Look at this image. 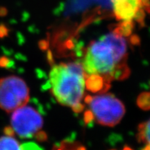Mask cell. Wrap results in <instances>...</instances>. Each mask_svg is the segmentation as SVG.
Masks as SVG:
<instances>
[{"label": "cell", "mask_w": 150, "mask_h": 150, "mask_svg": "<svg viewBox=\"0 0 150 150\" xmlns=\"http://www.w3.org/2000/svg\"><path fill=\"white\" fill-rule=\"evenodd\" d=\"M134 27V23L132 20H124L121 23L117 24L112 29V32L122 37H128L131 35Z\"/></svg>", "instance_id": "cell-10"}, {"label": "cell", "mask_w": 150, "mask_h": 150, "mask_svg": "<svg viewBox=\"0 0 150 150\" xmlns=\"http://www.w3.org/2000/svg\"><path fill=\"white\" fill-rule=\"evenodd\" d=\"M137 139L139 142L145 144V146L143 149H150V119L139 125Z\"/></svg>", "instance_id": "cell-8"}, {"label": "cell", "mask_w": 150, "mask_h": 150, "mask_svg": "<svg viewBox=\"0 0 150 150\" xmlns=\"http://www.w3.org/2000/svg\"><path fill=\"white\" fill-rule=\"evenodd\" d=\"M34 136L35 137V138H36V140L40 142H44L47 140V135L46 133L44 132V131H38Z\"/></svg>", "instance_id": "cell-16"}, {"label": "cell", "mask_w": 150, "mask_h": 150, "mask_svg": "<svg viewBox=\"0 0 150 150\" xmlns=\"http://www.w3.org/2000/svg\"><path fill=\"white\" fill-rule=\"evenodd\" d=\"M20 144L12 136L0 137V149H20Z\"/></svg>", "instance_id": "cell-11"}, {"label": "cell", "mask_w": 150, "mask_h": 150, "mask_svg": "<svg viewBox=\"0 0 150 150\" xmlns=\"http://www.w3.org/2000/svg\"><path fill=\"white\" fill-rule=\"evenodd\" d=\"M59 147H54V149H86L81 144L77 142H69L67 140H63L61 142V144L59 145Z\"/></svg>", "instance_id": "cell-13"}, {"label": "cell", "mask_w": 150, "mask_h": 150, "mask_svg": "<svg viewBox=\"0 0 150 150\" xmlns=\"http://www.w3.org/2000/svg\"><path fill=\"white\" fill-rule=\"evenodd\" d=\"M42 149V148L38 146L34 142H27L20 146V149Z\"/></svg>", "instance_id": "cell-15"}, {"label": "cell", "mask_w": 150, "mask_h": 150, "mask_svg": "<svg viewBox=\"0 0 150 150\" xmlns=\"http://www.w3.org/2000/svg\"><path fill=\"white\" fill-rule=\"evenodd\" d=\"M72 109L74 112H81V111H83L84 109V106L81 103H79V104H76L75 106H72Z\"/></svg>", "instance_id": "cell-19"}, {"label": "cell", "mask_w": 150, "mask_h": 150, "mask_svg": "<svg viewBox=\"0 0 150 150\" xmlns=\"http://www.w3.org/2000/svg\"><path fill=\"white\" fill-rule=\"evenodd\" d=\"M130 42L134 45H138L140 44V38L137 35H133L130 38Z\"/></svg>", "instance_id": "cell-20"}, {"label": "cell", "mask_w": 150, "mask_h": 150, "mask_svg": "<svg viewBox=\"0 0 150 150\" xmlns=\"http://www.w3.org/2000/svg\"><path fill=\"white\" fill-rule=\"evenodd\" d=\"M142 7L150 14V0H141Z\"/></svg>", "instance_id": "cell-18"}, {"label": "cell", "mask_w": 150, "mask_h": 150, "mask_svg": "<svg viewBox=\"0 0 150 150\" xmlns=\"http://www.w3.org/2000/svg\"><path fill=\"white\" fill-rule=\"evenodd\" d=\"M134 18L138 24H140L141 27H143V26L145 25V23H144V22H145V11H144V9H142V7L140 8L139 10L136 13Z\"/></svg>", "instance_id": "cell-14"}, {"label": "cell", "mask_w": 150, "mask_h": 150, "mask_svg": "<svg viewBox=\"0 0 150 150\" xmlns=\"http://www.w3.org/2000/svg\"><path fill=\"white\" fill-rule=\"evenodd\" d=\"M49 47V42L46 40H41L39 42V47H40L41 50H45L48 48Z\"/></svg>", "instance_id": "cell-21"}, {"label": "cell", "mask_w": 150, "mask_h": 150, "mask_svg": "<svg viewBox=\"0 0 150 150\" xmlns=\"http://www.w3.org/2000/svg\"><path fill=\"white\" fill-rule=\"evenodd\" d=\"M12 112L11 127L20 138H33L42 129L44 122L42 117L34 108L24 105Z\"/></svg>", "instance_id": "cell-5"}, {"label": "cell", "mask_w": 150, "mask_h": 150, "mask_svg": "<svg viewBox=\"0 0 150 150\" xmlns=\"http://www.w3.org/2000/svg\"><path fill=\"white\" fill-rule=\"evenodd\" d=\"M127 59L126 41L122 36L111 32L90 43L84 52L82 65L86 76L99 74L111 82L110 74Z\"/></svg>", "instance_id": "cell-1"}, {"label": "cell", "mask_w": 150, "mask_h": 150, "mask_svg": "<svg viewBox=\"0 0 150 150\" xmlns=\"http://www.w3.org/2000/svg\"><path fill=\"white\" fill-rule=\"evenodd\" d=\"M86 75L81 63H61L52 67L50 72L51 92L63 106H72L83 97Z\"/></svg>", "instance_id": "cell-2"}, {"label": "cell", "mask_w": 150, "mask_h": 150, "mask_svg": "<svg viewBox=\"0 0 150 150\" xmlns=\"http://www.w3.org/2000/svg\"><path fill=\"white\" fill-rule=\"evenodd\" d=\"M130 74V70L126 62L119 63L116 65V67L112 70V72L109 75L110 79L112 81L114 79L123 80L128 78Z\"/></svg>", "instance_id": "cell-9"}, {"label": "cell", "mask_w": 150, "mask_h": 150, "mask_svg": "<svg viewBox=\"0 0 150 150\" xmlns=\"http://www.w3.org/2000/svg\"><path fill=\"white\" fill-rule=\"evenodd\" d=\"M29 100V89L19 76L11 75L0 79V108L11 112Z\"/></svg>", "instance_id": "cell-4"}, {"label": "cell", "mask_w": 150, "mask_h": 150, "mask_svg": "<svg viewBox=\"0 0 150 150\" xmlns=\"http://www.w3.org/2000/svg\"><path fill=\"white\" fill-rule=\"evenodd\" d=\"M94 120V115L91 110H86L84 113V122L86 124L91 123L92 121Z\"/></svg>", "instance_id": "cell-17"}, {"label": "cell", "mask_w": 150, "mask_h": 150, "mask_svg": "<svg viewBox=\"0 0 150 150\" xmlns=\"http://www.w3.org/2000/svg\"><path fill=\"white\" fill-rule=\"evenodd\" d=\"M85 79V88L93 93H104L110 88V81L102 75L92 74Z\"/></svg>", "instance_id": "cell-7"}, {"label": "cell", "mask_w": 150, "mask_h": 150, "mask_svg": "<svg viewBox=\"0 0 150 150\" xmlns=\"http://www.w3.org/2000/svg\"><path fill=\"white\" fill-rule=\"evenodd\" d=\"M137 105L143 110H150V93L145 92L140 93L137 98Z\"/></svg>", "instance_id": "cell-12"}, {"label": "cell", "mask_w": 150, "mask_h": 150, "mask_svg": "<svg viewBox=\"0 0 150 150\" xmlns=\"http://www.w3.org/2000/svg\"><path fill=\"white\" fill-rule=\"evenodd\" d=\"M113 13L117 20H133L136 13L142 8L141 0H111Z\"/></svg>", "instance_id": "cell-6"}, {"label": "cell", "mask_w": 150, "mask_h": 150, "mask_svg": "<svg viewBox=\"0 0 150 150\" xmlns=\"http://www.w3.org/2000/svg\"><path fill=\"white\" fill-rule=\"evenodd\" d=\"M88 105L94 120L103 126H115L125 114L123 103L112 94L101 93V95L92 96Z\"/></svg>", "instance_id": "cell-3"}]
</instances>
